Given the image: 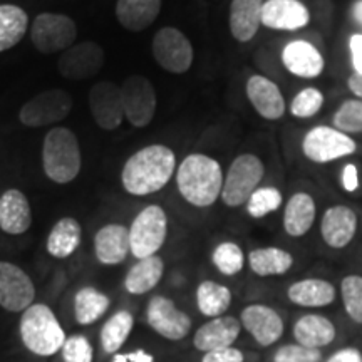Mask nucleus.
<instances>
[{
	"instance_id": "1",
	"label": "nucleus",
	"mask_w": 362,
	"mask_h": 362,
	"mask_svg": "<svg viewBox=\"0 0 362 362\" xmlns=\"http://www.w3.org/2000/svg\"><path fill=\"white\" fill-rule=\"evenodd\" d=\"M175 170L176 156L173 149L165 144H149L124 163L121 181L129 194L146 197L165 188Z\"/></svg>"
},
{
	"instance_id": "2",
	"label": "nucleus",
	"mask_w": 362,
	"mask_h": 362,
	"mask_svg": "<svg viewBox=\"0 0 362 362\" xmlns=\"http://www.w3.org/2000/svg\"><path fill=\"white\" fill-rule=\"evenodd\" d=\"M223 170L214 158L194 153L181 161L176 170V185L181 197L198 208L211 206L221 197Z\"/></svg>"
},
{
	"instance_id": "3",
	"label": "nucleus",
	"mask_w": 362,
	"mask_h": 362,
	"mask_svg": "<svg viewBox=\"0 0 362 362\" xmlns=\"http://www.w3.org/2000/svg\"><path fill=\"white\" fill-rule=\"evenodd\" d=\"M42 166L54 183H71L81 171V148L76 134L67 128H52L45 134Z\"/></svg>"
},
{
	"instance_id": "4",
	"label": "nucleus",
	"mask_w": 362,
	"mask_h": 362,
	"mask_svg": "<svg viewBox=\"0 0 362 362\" xmlns=\"http://www.w3.org/2000/svg\"><path fill=\"white\" fill-rule=\"evenodd\" d=\"M21 337L27 349L44 357L56 354L66 342V334L57 317L44 304H34L24 310Z\"/></svg>"
},
{
	"instance_id": "5",
	"label": "nucleus",
	"mask_w": 362,
	"mask_h": 362,
	"mask_svg": "<svg viewBox=\"0 0 362 362\" xmlns=\"http://www.w3.org/2000/svg\"><path fill=\"white\" fill-rule=\"evenodd\" d=\"M265 175V166L259 156L245 153L240 155L230 165L223 180L221 200L226 206H240L247 203L252 193L259 188Z\"/></svg>"
},
{
	"instance_id": "6",
	"label": "nucleus",
	"mask_w": 362,
	"mask_h": 362,
	"mask_svg": "<svg viewBox=\"0 0 362 362\" xmlns=\"http://www.w3.org/2000/svg\"><path fill=\"white\" fill-rule=\"evenodd\" d=\"M168 235V216L160 205H149L138 214L129 228L131 253L138 260L156 255Z\"/></svg>"
},
{
	"instance_id": "7",
	"label": "nucleus",
	"mask_w": 362,
	"mask_h": 362,
	"mask_svg": "<svg viewBox=\"0 0 362 362\" xmlns=\"http://www.w3.org/2000/svg\"><path fill=\"white\" fill-rule=\"evenodd\" d=\"M357 144L349 134L330 126H315L302 139V151L307 160L324 165L354 155Z\"/></svg>"
},
{
	"instance_id": "8",
	"label": "nucleus",
	"mask_w": 362,
	"mask_h": 362,
	"mask_svg": "<svg viewBox=\"0 0 362 362\" xmlns=\"http://www.w3.org/2000/svg\"><path fill=\"white\" fill-rule=\"evenodd\" d=\"M78 37V27L71 17L62 13L44 12L35 17L30 27L34 47L42 54L64 52Z\"/></svg>"
},
{
	"instance_id": "9",
	"label": "nucleus",
	"mask_w": 362,
	"mask_h": 362,
	"mask_svg": "<svg viewBox=\"0 0 362 362\" xmlns=\"http://www.w3.org/2000/svg\"><path fill=\"white\" fill-rule=\"evenodd\" d=\"M72 110V98L62 89H49L29 99L21 107L19 119L27 128H44L66 119Z\"/></svg>"
},
{
	"instance_id": "10",
	"label": "nucleus",
	"mask_w": 362,
	"mask_h": 362,
	"mask_svg": "<svg viewBox=\"0 0 362 362\" xmlns=\"http://www.w3.org/2000/svg\"><path fill=\"white\" fill-rule=\"evenodd\" d=\"M124 117L134 128H146L156 112V90L144 76H129L121 86Z\"/></svg>"
},
{
	"instance_id": "11",
	"label": "nucleus",
	"mask_w": 362,
	"mask_h": 362,
	"mask_svg": "<svg viewBox=\"0 0 362 362\" xmlns=\"http://www.w3.org/2000/svg\"><path fill=\"white\" fill-rule=\"evenodd\" d=\"M158 66L171 74H185L193 64V47L187 35L175 27H163L153 39Z\"/></svg>"
},
{
	"instance_id": "12",
	"label": "nucleus",
	"mask_w": 362,
	"mask_h": 362,
	"mask_svg": "<svg viewBox=\"0 0 362 362\" xmlns=\"http://www.w3.org/2000/svg\"><path fill=\"white\" fill-rule=\"evenodd\" d=\"M146 319L158 336L168 341H181L192 330V319L181 312L175 302L168 297L155 296L149 300L146 309Z\"/></svg>"
},
{
	"instance_id": "13",
	"label": "nucleus",
	"mask_w": 362,
	"mask_h": 362,
	"mask_svg": "<svg viewBox=\"0 0 362 362\" xmlns=\"http://www.w3.org/2000/svg\"><path fill=\"white\" fill-rule=\"evenodd\" d=\"M104 66V51L96 42H86L71 45L61 54L57 61V69L62 78L69 81H83L96 76Z\"/></svg>"
},
{
	"instance_id": "14",
	"label": "nucleus",
	"mask_w": 362,
	"mask_h": 362,
	"mask_svg": "<svg viewBox=\"0 0 362 362\" xmlns=\"http://www.w3.org/2000/svg\"><path fill=\"white\" fill-rule=\"evenodd\" d=\"M34 297L35 287L29 275L11 262H0V305L8 312H24Z\"/></svg>"
},
{
	"instance_id": "15",
	"label": "nucleus",
	"mask_w": 362,
	"mask_h": 362,
	"mask_svg": "<svg viewBox=\"0 0 362 362\" xmlns=\"http://www.w3.org/2000/svg\"><path fill=\"white\" fill-rule=\"evenodd\" d=\"M89 107L101 129L115 131L124 119L121 88L111 81H101L89 90Z\"/></svg>"
},
{
	"instance_id": "16",
	"label": "nucleus",
	"mask_w": 362,
	"mask_h": 362,
	"mask_svg": "<svg viewBox=\"0 0 362 362\" xmlns=\"http://www.w3.org/2000/svg\"><path fill=\"white\" fill-rule=\"evenodd\" d=\"M243 329L253 337L259 346L270 347L284 336V320L279 312L265 304L247 305L240 315Z\"/></svg>"
},
{
	"instance_id": "17",
	"label": "nucleus",
	"mask_w": 362,
	"mask_h": 362,
	"mask_svg": "<svg viewBox=\"0 0 362 362\" xmlns=\"http://www.w3.org/2000/svg\"><path fill=\"white\" fill-rule=\"evenodd\" d=\"M282 64L291 74L300 79H315L325 69L324 56L309 40H292L282 49L280 54Z\"/></svg>"
},
{
	"instance_id": "18",
	"label": "nucleus",
	"mask_w": 362,
	"mask_h": 362,
	"mask_svg": "<svg viewBox=\"0 0 362 362\" xmlns=\"http://www.w3.org/2000/svg\"><path fill=\"white\" fill-rule=\"evenodd\" d=\"M247 98L252 107L267 121H277L285 115V98L274 81L253 74L247 81Z\"/></svg>"
},
{
	"instance_id": "19",
	"label": "nucleus",
	"mask_w": 362,
	"mask_h": 362,
	"mask_svg": "<svg viewBox=\"0 0 362 362\" xmlns=\"http://www.w3.org/2000/svg\"><path fill=\"white\" fill-rule=\"evenodd\" d=\"M310 22V12L300 0H267L262 8V25L274 30H298Z\"/></svg>"
},
{
	"instance_id": "20",
	"label": "nucleus",
	"mask_w": 362,
	"mask_h": 362,
	"mask_svg": "<svg viewBox=\"0 0 362 362\" xmlns=\"http://www.w3.org/2000/svg\"><path fill=\"white\" fill-rule=\"evenodd\" d=\"M357 232V215L352 208L336 205L325 210L320 221V235L330 248H344L354 240Z\"/></svg>"
},
{
	"instance_id": "21",
	"label": "nucleus",
	"mask_w": 362,
	"mask_h": 362,
	"mask_svg": "<svg viewBox=\"0 0 362 362\" xmlns=\"http://www.w3.org/2000/svg\"><path fill=\"white\" fill-rule=\"evenodd\" d=\"M240 330H242V324H240L237 317H215L214 320L203 324L197 330V334L193 337V344L202 352L225 349V347L233 346V342L240 336Z\"/></svg>"
},
{
	"instance_id": "22",
	"label": "nucleus",
	"mask_w": 362,
	"mask_h": 362,
	"mask_svg": "<svg viewBox=\"0 0 362 362\" xmlns=\"http://www.w3.org/2000/svg\"><path fill=\"white\" fill-rule=\"evenodd\" d=\"M94 250L103 265H117L124 262L131 252L129 228L117 223L103 226L94 238Z\"/></svg>"
},
{
	"instance_id": "23",
	"label": "nucleus",
	"mask_w": 362,
	"mask_h": 362,
	"mask_svg": "<svg viewBox=\"0 0 362 362\" xmlns=\"http://www.w3.org/2000/svg\"><path fill=\"white\" fill-rule=\"evenodd\" d=\"M33 225L27 197L19 189H7L0 197V228L8 235H22Z\"/></svg>"
},
{
	"instance_id": "24",
	"label": "nucleus",
	"mask_w": 362,
	"mask_h": 362,
	"mask_svg": "<svg viewBox=\"0 0 362 362\" xmlns=\"http://www.w3.org/2000/svg\"><path fill=\"white\" fill-rule=\"evenodd\" d=\"M264 0H232L230 30L238 42H250L262 25Z\"/></svg>"
},
{
	"instance_id": "25",
	"label": "nucleus",
	"mask_w": 362,
	"mask_h": 362,
	"mask_svg": "<svg viewBox=\"0 0 362 362\" xmlns=\"http://www.w3.org/2000/svg\"><path fill=\"white\" fill-rule=\"evenodd\" d=\"M317 206L309 193H293L284 211V230L293 238L304 237L314 226Z\"/></svg>"
},
{
	"instance_id": "26",
	"label": "nucleus",
	"mask_w": 362,
	"mask_h": 362,
	"mask_svg": "<svg viewBox=\"0 0 362 362\" xmlns=\"http://www.w3.org/2000/svg\"><path fill=\"white\" fill-rule=\"evenodd\" d=\"M161 12V0H117V22L131 33L148 29Z\"/></svg>"
},
{
	"instance_id": "27",
	"label": "nucleus",
	"mask_w": 362,
	"mask_h": 362,
	"mask_svg": "<svg viewBox=\"0 0 362 362\" xmlns=\"http://www.w3.org/2000/svg\"><path fill=\"white\" fill-rule=\"evenodd\" d=\"M336 325L327 317L319 314L302 315L293 325V337L296 342L305 347H325L336 339Z\"/></svg>"
},
{
	"instance_id": "28",
	"label": "nucleus",
	"mask_w": 362,
	"mask_h": 362,
	"mask_svg": "<svg viewBox=\"0 0 362 362\" xmlns=\"http://www.w3.org/2000/svg\"><path fill=\"white\" fill-rule=\"evenodd\" d=\"M287 297L298 307H327L336 300V287L324 279H304L288 287Z\"/></svg>"
},
{
	"instance_id": "29",
	"label": "nucleus",
	"mask_w": 362,
	"mask_h": 362,
	"mask_svg": "<svg viewBox=\"0 0 362 362\" xmlns=\"http://www.w3.org/2000/svg\"><path fill=\"white\" fill-rule=\"evenodd\" d=\"M165 274V262L161 257L153 255L141 259L131 267L124 279L126 291L133 296H143L156 287Z\"/></svg>"
},
{
	"instance_id": "30",
	"label": "nucleus",
	"mask_w": 362,
	"mask_h": 362,
	"mask_svg": "<svg viewBox=\"0 0 362 362\" xmlns=\"http://www.w3.org/2000/svg\"><path fill=\"white\" fill-rule=\"evenodd\" d=\"M292 253L279 247H262L248 253V267L259 277L284 275L292 269Z\"/></svg>"
},
{
	"instance_id": "31",
	"label": "nucleus",
	"mask_w": 362,
	"mask_h": 362,
	"mask_svg": "<svg viewBox=\"0 0 362 362\" xmlns=\"http://www.w3.org/2000/svg\"><path fill=\"white\" fill-rule=\"evenodd\" d=\"M81 245V225L74 218L59 220L47 238V252L56 259H67Z\"/></svg>"
},
{
	"instance_id": "32",
	"label": "nucleus",
	"mask_w": 362,
	"mask_h": 362,
	"mask_svg": "<svg viewBox=\"0 0 362 362\" xmlns=\"http://www.w3.org/2000/svg\"><path fill=\"white\" fill-rule=\"evenodd\" d=\"M29 17L19 6L4 4L0 6V52L12 49L25 35Z\"/></svg>"
},
{
	"instance_id": "33",
	"label": "nucleus",
	"mask_w": 362,
	"mask_h": 362,
	"mask_svg": "<svg viewBox=\"0 0 362 362\" xmlns=\"http://www.w3.org/2000/svg\"><path fill=\"white\" fill-rule=\"evenodd\" d=\"M197 304L203 315L221 317L232 304V291L214 280H205L197 288Z\"/></svg>"
},
{
	"instance_id": "34",
	"label": "nucleus",
	"mask_w": 362,
	"mask_h": 362,
	"mask_svg": "<svg viewBox=\"0 0 362 362\" xmlns=\"http://www.w3.org/2000/svg\"><path fill=\"white\" fill-rule=\"evenodd\" d=\"M107 309H110V298L96 288L84 287L76 293L74 312L79 324H94L106 314Z\"/></svg>"
},
{
	"instance_id": "35",
	"label": "nucleus",
	"mask_w": 362,
	"mask_h": 362,
	"mask_svg": "<svg viewBox=\"0 0 362 362\" xmlns=\"http://www.w3.org/2000/svg\"><path fill=\"white\" fill-rule=\"evenodd\" d=\"M134 319L128 310H119L103 325L101 329V346L107 354H115L123 347L126 339L133 330Z\"/></svg>"
},
{
	"instance_id": "36",
	"label": "nucleus",
	"mask_w": 362,
	"mask_h": 362,
	"mask_svg": "<svg viewBox=\"0 0 362 362\" xmlns=\"http://www.w3.org/2000/svg\"><path fill=\"white\" fill-rule=\"evenodd\" d=\"M211 260H214L220 274L226 275V277H233L245 267V253L237 243L223 242L211 253Z\"/></svg>"
},
{
	"instance_id": "37",
	"label": "nucleus",
	"mask_w": 362,
	"mask_h": 362,
	"mask_svg": "<svg viewBox=\"0 0 362 362\" xmlns=\"http://www.w3.org/2000/svg\"><path fill=\"white\" fill-rule=\"evenodd\" d=\"M282 193L275 187H262L252 193L247 200V211L252 218H264L282 206Z\"/></svg>"
},
{
	"instance_id": "38",
	"label": "nucleus",
	"mask_w": 362,
	"mask_h": 362,
	"mask_svg": "<svg viewBox=\"0 0 362 362\" xmlns=\"http://www.w3.org/2000/svg\"><path fill=\"white\" fill-rule=\"evenodd\" d=\"M332 128L346 134L362 133V99H347L332 116Z\"/></svg>"
},
{
	"instance_id": "39",
	"label": "nucleus",
	"mask_w": 362,
	"mask_h": 362,
	"mask_svg": "<svg viewBox=\"0 0 362 362\" xmlns=\"http://www.w3.org/2000/svg\"><path fill=\"white\" fill-rule=\"evenodd\" d=\"M341 297L346 314L356 324H362V277L347 275L341 282Z\"/></svg>"
},
{
	"instance_id": "40",
	"label": "nucleus",
	"mask_w": 362,
	"mask_h": 362,
	"mask_svg": "<svg viewBox=\"0 0 362 362\" xmlns=\"http://www.w3.org/2000/svg\"><path fill=\"white\" fill-rule=\"evenodd\" d=\"M324 106V94L317 88H304L291 103V115L298 119L314 117Z\"/></svg>"
},
{
	"instance_id": "41",
	"label": "nucleus",
	"mask_w": 362,
	"mask_h": 362,
	"mask_svg": "<svg viewBox=\"0 0 362 362\" xmlns=\"http://www.w3.org/2000/svg\"><path fill=\"white\" fill-rule=\"evenodd\" d=\"M274 362H322V352L300 344H285L274 354Z\"/></svg>"
},
{
	"instance_id": "42",
	"label": "nucleus",
	"mask_w": 362,
	"mask_h": 362,
	"mask_svg": "<svg viewBox=\"0 0 362 362\" xmlns=\"http://www.w3.org/2000/svg\"><path fill=\"white\" fill-rule=\"evenodd\" d=\"M61 352L64 362H93L94 357L93 346L88 337L79 336V334L67 337Z\"/></svg>"
},
{
	"instance_id": "43",
	"label": "nucleus",
	"mask_w": 362,
	"mask_h": 362,
	"mask_svg": "<svg viewBox=\"0 0 362 362\" xmlns=\"http://www.w3.org/2000/svg\"><path fill=\"white\" fill-rule=\"evenodd\" d=\"M243 352L235 349V347H225V349H216L205 352L202 362H243Z\"/></svg>"
},
{
	"instance_id": "44",
	"label": "nucleus",
	"mask_w": 362,
	"mask_h": 362,
	"mask_svg": "<svg viewBox=\"0 0 362 362\" xmlns=\"http://www.w3.org/2000/svg\"><path fill=\"white\" fill-rule=\"evenodd\" d=\"M351 61L354 67V74L362 76V34H354L349 40Z\"/></svg>"
},
{
	"instance_id": "45",
	"label": "nucleus",
	"mask_w": 362,
	"mask_h": 362,
	"mask_svg": "<svg viewBox=\"0 0 362 362\" xmlns=\"http://www.w3.org/2000/svg\"><path fill=\"white\" fill-rule=\"evenodd\" d=\"M325 362H362V352L356 347H342L334 352Z\"/></svg>"
},
{
	"instance_id": "46",
	"label": "nucleus",
	"mask_w": 362,
	"mask_h": 362,
	"mask_svg": "<svg viewBox=\"0 0 362 362\" xmlns=\"http://www.w3.org/2000/svg\"><path fill=\"white\" fill-rule=\"evenodd\" d=\"M112 362H155V357L146 351L138 349L134 352H128V354H117Z\"/></svg>"
},
{
	"instance_id": "47",
	"label": "nucleus",
	"mask_w": 362,
	"mask_h": 362,
	"mask_svg": "<svg viewBox=\"0 0 362 362\" xmlns=\"http://www.w3.org/2000/svg\"><path fill=\"white\" fill-rule=\"evenodd\" d=\"M342 185L347 192H356L357 187H359V183H357V170L354 165H347L346 168H344Z\"/></svg>"
},
{
	"instance_id": "48",
	"label": "nucleus",
	"mask_w": 362,
	"mask_h": 362,
	"mask_svg": "<svg viewBox=\"0 0 362 362\" xmlns=\"http://www.w3.org/2000/svg\"><path fill=\"white\" fill-rule=\"evenodd\" d=\"M347 88L351 89V93L354 94L357 99H362V76L361 74H352L347 79Z\"/></svg>"
},
{
	"instance_id": "49",
	"label": "nucleus",
	"mask_w": 362,
	"mask_h": 362,
	"mask_svg": "<svg viewBox=\"0 0 362 362\" xmlns=\"http://www.w3.org/2000/svg\"><path fill=\"white\" fill-rule=\"evenodd\" d=\"M351 16H352V19L357 22V24L362 25V0H357V2H354V6H352V11H351Z\"/></svg>"
}]
</instances>
